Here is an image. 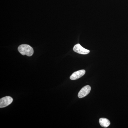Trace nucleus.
Segmentation results:
<instances>
[{"label":"nucleus","mask_w":128,"mask_h":128,"mask_svg":"<svg viewBox=\"0 0 128 128\" xmlns=\"http://www.w3.org/2000/svg\"><path fill=\"white\" fill-rule=\"evenodd\" d=\"M18 50L22 55H26L29 57L32 56L34 53L33 48L30 45L27 44H21L18 46Z\"/></svg>","instance_id":"obj_1"},{"label":"nucleus","mask_w":128,"mask_h":128,"mask_svg":"<svg viewBox=\"0 0 128 128\" xmlns=\"http://www.w3.org/2000/svg\"><path fill=\"white\" fill-rule=\"evenodd\" d=\"M13 99L10 96H6L0 99V108H4L10 105L13 102Z\"/></svg>","instance_id":"obj_2"},{"label":"nucleus","mask_w":128,"mask_h":128,"mask_svg":"<svg viewBox=\"0 0 128 128\" xmlns=\"http://www.w3.org/2000/svg\"><path fill=\"white\" fill-rule=\"evenodd\" d=\"M73 50L76 52L82 54H86L90 52V50L83 48L79 44L74 46Z\"/></svg>","instance_id":"obj_3"},{"label":"nucleus","mask_w":128,"mask_h":128,"mask_svg":"<svg viewBox=\"0 0 128 128\" xmlns=\"http://www.w3.org/2000/svg\"><path fill=\"white\" fill-rule=\"evenodd\" d=\"M90 86H84L80 90L78 94V97L79 98H82L84 97L90 93L91 90Z\"/></svg>","instance_id":"obj_4"},{"label":"nucleus","mask_w":128,"mask_h":128,"mask_svg":"<svg viewBox=\"0 0 128 128\" xmlns=\"http://www.w3.org/2000/svg\"><path fill=\"white\" fill-rule=\"evenodd\" d=\"M86 73L85 70H80L78 71L74 72L70 77V80H78L83 76Z\"/></svg>","instance_id":"obj_5"},{"label":"nucleus","mask_w":128,"mask_h":128,"mask_svg":"<svg viewBox=\"0 0 128 128\" xmlns=\"http://www.w3.org/2000/svg\"><path fill=\"white\" fill-rule=\"evenodd\" d=\"M99 122L101 126L103 128H107L110 124V121L108 119L104 118H100Z\"/></svg>","instance_id":"obj_6"}]
</instances>
